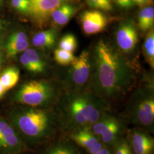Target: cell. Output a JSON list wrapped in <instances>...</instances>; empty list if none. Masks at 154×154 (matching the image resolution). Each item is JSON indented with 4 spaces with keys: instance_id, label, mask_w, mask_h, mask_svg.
I'll use <instances>...</instances> for the list:
<instances>
[{
    "instance_id": "cell-25",
    "label": "cell",
    "mask_w": 154,
    "mask_h": 154,
    "mask_svg": "<svg viewBox=\"0 0 154 154\" xmlns=\"http://www.w3.org/2000/svg\"><path fill=\"white\" fill-rule=\"evenodd\" d=\"M11 4L15 11L29 16L30 12V0H11Z\"/></svg>"
},
{
    "instance_id": "cell-33",
    "label": "cell",
    "mask_w": 154,
    "mask_h": 154,
    "mask_svg": "<svg viewBox=\"0 0 154 154\" xmlns=\"http://www.w3.org/2000/svg\"><path fill=\"white\" fill-rule=\"evenodd\" d=\"M4 2V0H0V6L3 4Z\"/></svg>"
},
{
    "instance_id": "cell-1",
    "label": "cell",
    "mask_w": 154,
    "mask_h": 154,
    "mask_svg": "<svg viewBox=\"0 0 154 154\" xmlns=\"http://www.w3.org/2000/svg\"><path fill=\"white\" fill-rule=\"evenodd\" d=\"M95 70L86 88L106 105L120 99L134 88V73L121 54L100 40L94 50Z\"/></svg>"
},
{
    "instance_id": "cell-7",
    "label": "cell",
    "mask_w": 154,
    "mask_h": 154,
    "mask_svg": "<svg viewBox=\"0 0 154 154\" xmlns=\"http://www.w3.org/2000/svg\"><path fill=\"white\" fill-rule=\"evenodd\" d=\"M70 78L65 84L66 92L81 91L88 86L91 72L89 53L83 51L72 62Z\"/></svg>"
},
{
    "instance_id": "cell-26",
    "label": "cell",
    "mask_w": 154,
    "mask_h": 154,
    "mask_svg": "<svg viewBox=\"0 0 154 154\" xmlns=\"http://www.w3.org/2000/svg\"><path fill=\"white\" fill-rule=\"evenodd\" d=\"M88 5L95 9L111 11L113 6L110 0H86Z\"/></svg>"
},
{
    "instance_id": "cell-11",
    "label": "cell",
    "mask_w": 154,
    "mask_h": 154,
    "mask_svg": "<svg viewBox=\"0 0 154 154\" xmlns=\"http://www.w3.org/2000/svg\"><path fill=\"white\" fill-rule=\"evenodd\" d=\"M63 135L88 154H95L104 146L90 127L80 128Z\"/></svg>"
},
{
    "instance_id": "cell-5",
    "label": "cell",
    "mask_w": 154,
    "mask_h": 154,
    "mask_svg": "<svg viewBox=\"0 0 154 154\" xmlns=\"http://www.w3.org/2000/svg\"><path fill=\"white\" fill-rule=\"evenodd\" d=\"M58 97V90L53 84L46 81L33 80L22 85L13 99L23 106L48 109L57 103Z\"/></svg>"
},
{
    "instance_id": "cell-32",
    "label": "cell",
    "mask_w": 154,
    "mask_h": 154,
    "mask_svg": "<svg viewBox=\"0 0 154 154\" xmlns=\"http://www.w3.org/2000/svg\"><path fill=\"white\" fill-rule=\"evenodd\" d=\"M6 91L4 89V88L2 84V83L1 82L0 80V99L4 96V95Z\"/></svg>"
},
{
    "instance_id": "cell-16",
    "label": "cell",
    "mask_w": 154,
    "mask_h": 154,
    "mask_svg": "<svg viewBox=\"0 0 154 154\" xmlns=\"http://www.w3.org/2000/svg\"><path fill=\"white\" fill-rule=\"evenodd\" d=\"M22 53L20 61L28 72L39 74L44 71L45 62L35 50L28 48Z\"/></svg>"
},
{
    "instance_id": "cell-2",
    "label": "cell",
    "mask_w": 154,
    "mask_h": 154,
    "mask_svg": "<svg viewBox=\"0 0 154 154\" xmlns=\"http://www.w3.org/2000/svg\"><path fill=\"white\" fill-rule=\"evenodd\" d=\"M26 145L37 147L48 144L63 135L54 110L27 106L14 107L8 119Z\"/></svg>"
},
{
    "instance_id": "cell-15",
    "label": "cell",
    "mask_w": 154,
    "mask_h": 154,
    "mask_svg": "<svg viewBox=\"0 0 154 154\" xmlns=\"http://www.w3.org/2000/svg\"><path fill=\"white\" fill-rule=\"evenodd\" d=\"M40 154H83L82 149L65 135L48 144Z\"/></svg>"
},
{
    "instance_id": "cell-12",
    "label": "cell",
    "mask_w": 154,
    "mask_h": 154,
    "mask_svg": "<svg viewBox=\"0 0 154 154\" xmlns=\"http://www.w3.org/2000/svg\"><path fill=\"white\" fill-rule=\"evenodd\" d=\"M78 0H30L31 17L34 22L42 25L47 22L53 11L61 5L75 3Z\"/></svg>"
},
{
    "instance_id": "cell-6",
    "label": "cell",
    "mask_w": 154,
    "mask_h": 154,
    "mask_svg": "<svg viewBox=\"0 0 154 154\" xmlns=\"http://www.w3.org/2000/svg\"><path fill=\"white\" fill-rule=\"evenodd\" d=\"M128 125L121 116H116L110 111L102 116L90 127L104 146L112 147L126 135Z\"/></svg>"
},
{
    "instance_id": "cell-22",
    "label": "cell",
    "mask_w": 154,
    "mask_h": 154,
    "mask_svg": "<svg viewBox=\"0 0 154 154\" xmlns=\"http://www.w3.org/2000/svg\"><path fill=\"white\" fill-rule=\"evenodd\" d=\"M77 38L75 36L71 34H66L63 35L59 42V48L73 53L77 49Z\"/></svg>"
},
{
    "instance_id": "cell-3",
    "label": "cell",
    "mask_w": 154,
    "mask_h": 154,
    "mask_svg": "<svg viewBox=\"0 0 154 154\" xmlns=\"http://www.w3.org/2000/svg\"><path fill=\"white\" fill-rule=\"evenodd\" d=\"M56 109L63 134L90 127L109 112L108 106L88 90L66 92L58 99Z\"/></svg>"
},
{
    "instance_id": "cell-34",
    "label": "cell",
    "mask_w": 154,
    "mask_h": 154,
    "mask_svg": "<svg viewBox=\"0 0 154 154\" xmlns=\"http://www.w3.org/2000/svg\"><path fill=\"white\" fill-rule=\"evenodd\" d=\"M23 154V153H22V154Z\"/></svg>"
},
{
    "instance_id": "cell-10",
    "label": "cell",
    "mask_w": 154,
    "mask_h": 154,
    "mask_svg": "<svg viewBox=\"0 0 154 154\" xmlns=\"http://www.w3.org/2000/svg\"><path fill=\"white\" fill-rule=\"evenodd\" d=\"M116 44L124 53H129L136 48L139 40L138 29L134 21L127 19L122 21L116 29Z\"/></svg>"
},
{
    "instance_id": "cell-27",
    "label": "cell",
    "mask_w": 154,
    "mask_h": 154,
    "mask_svg": "<svg viewBox=\"0 0 154 154\" xmlns=\"http://www.w3.org/2000/svg\"><path fill=\"white\" fill-rule=\"evenodd\" d=\"M116 4L124 9H130L135 5L133 0H114Z\"/></svg>"
},
{
    "instance_id": "cell-19",
    "label": "cell",
    "mask_w": 154,
    "mask_h": 154,
    "mask_svg": "<svg viewBox=\"0 0 154 154\" xmlns=\"http://www.w3.org/2000/svg\"><path fill=\"white\" fill-rule=\"evenodd\" d=\"M154 8L152 6L143 8L139 13L138 26L143 31L146 32L151 29L154 26Z\"/></svg>"
},
{
    "instance_id": "cell-20",
    "label": "cell",
    "mask_w": 154,
    "mask_h": 154,
    "mask_svg": "<svg viewBox=\"0 0 154 154\" xmlns=\"http://www.w3.org/2000/svg\"><path fill=\"white\" fill-rule=\"evenodd\" d=\"M20 79V71L16 67L5 69L0 75V80L6 92L14 88Z\"/></svg>"
},
{
    "instance_id": "cell-14",
    "label": "cell",
    "mask_w": 154,
    "mask_h": 154,
    "mask_svg": "<svg viewBox=\"0 0 154 154\" xmlns=\"http://www.w3.org/2000/svg\"><path fill=\"white\" fill-rule=\"evenodd\" d=\"M29 45L27 34L24 31L13 32L6 38L4 50L6 57L13 58L27 49Z\"/></svg>"
},
{
    "instance_id": "cell-23",
    "label": "cell",
    "mask_w": 154,
    "mask_h": 154,
    "mask_svg": "<svg viewBox=\"0 0 154 154\" xmlns=\"http://www.w3.org/2000/svg\"><path fill=\"white\" fill-rule=\"evenodd\" d=\"M54 54L55 61L62 66L71 65L75 58L72 53L60 48L55 50Z\"/></svg>"
},
{
    "instance_id": "cell-24",
    "label": "cell",
    "mask_w": 154,
    "mask_h": 154,
    "mask_svg": "<svg viewBox=\"0 0 154 154\" xmlns=\"http://www.w3.org/2000/svg\"><path fill=\"white\" fill-rule=\"evenodd\" d=\"M112 154H134L126 137L120 139L112 147Z\"/></svg>"
},
{
    "instance_id": "cell-18",
    "label": "cell",
    "mask_w": 154,
    "mask_h": 154,
    "mask_svg": "<svg viewBox=\"0 0 154 154\" xmlns=\"http://www.w3.org/2000/svg\"><path fill=\"white\" fill-rule=\"evenodd\" d=\"M57 33L54 29H50L36 33L32 38L33 45L38 48H51L55 45Z\"/></svg>"
},
{
    "instance_id": "cell-28",
    "label": "cell",
    "mask_w": 154,
    "mask_h": 154,
    "mask_svg": "<svg viewBox=\"0 0 154 154\" xmlns=\"http://www.w3.org/2000/svg\"><path fill=\"white\" fill-rule=\"evenodd\" d=\"M10 26V23L4 19L0 18V39H1L7 32Z\"/></svg>"
},
{
    "instance_id": "cell-4",
    "label": "cell",
    "mask_w": 154,
    "mask_h": 154,
    "mask_svg": "<svg viewBox=\"0 0 154 154\" xmlns=\"http://www.w3.org/2000/svg\"><path fill=\"white\" fill-rule=\"evenodd\" d=\"M121 117L128 125L142 128L154 134V86L151 83L133 93Z\"/></svg>"
},
{
    "instance_id": "cell-17",
    "label": "cell",
    "mask_w": 154,
    "mask_h": 154,
    "mask_svg": "<svg viewBox=\"0 0 154 154\" xmlns=\"http://www.w3.org/2000/svg\"><path fill=\"white\" fill-rule=\"evenodd\" d=\"M79 9V6L74 3L65 4L55 9L51 13L50 18L55 25L64 26L77 13Z\"/></svg>"
},
{
    "instance_id": "cell-8",
    "label": "cell",
    "mask_w": 154,
    "mask_h": 154,
    "mask_svg": "<svg viewBox=\"0 0 154 154\" xmlns=\"http://www.w3.org/2000/svg\"><path fill=\"white\" fill-rule=\"evenodd\" d=\"M28 146L20 133L7 119L0 116V154H20Z\"/></svg>"
},
{
    "instance_id": "cell-30",
    "label": "cell",
    "mask_w": 154,
    "mask_h": 154,
    "mask_svg": "<svg viewBox=\"0 0 154 154\" xmlns=\"http://www.w3.org/2000/svg\"><path fill=\"white\" fill-rule=\"evenodd\" d=\"M5 54L4 50V48H2V46H0V70L3 65L4 58H5Z\"/></svg>"
},
{
    "instance_id": "cell-29",
    "label": "cell",
    "mask_w": 154,
    "mask_h": 154,
    "mask_svg": "<svg viewBox=\"0 0 154 154\" xmlns=\"http://www.w3.org/2000/svg\"><path fill=\"white\" fill-rule=\"evenodd\" d=\"M94 154H112V147L103 146L98 152Z\"/></svg>"
},
{
    "instance_id": "cell-21",
    "label": "cell",
    "mask_w": 154,
    "mask_h": 154,
    "mask_svg": "<svg viewBox=\"0 0 154 154\" xmlns=\"http://www.w3.org/2000/svg\"><path fill=\"white\" fill-rule=\"evenodd\" d=\"M143 53L149 65L154 66V32L151 29L146 35L143 45Z\"/></svg>"
},
{
    "instance_id": "cell-9",
    "label": "cell",
    "mask_w": 154,
    "mask_h": 154,
    "mask_svg": "<svg viewBox=\"0 0 154 154\" xmlns=\"http://www.w3.org/2000/svg\"><path fill=\"white\" fill-rule=\"evenodd\" d=\"M125 137L134 154H154V138L147 130L133 126L127 128Z\"/></svg>"
},
{
    "instance_id": "cell-31",
    "label": "cell",
    "mask_w": 154,
    "mask_h": 154,
    "mask_svg": "<svg viewBox=\"0 0 154 154\" xmlns=\"http://www.w3.org/2000/svg\"><path fill=\"white\" fill-rule=\"evenodd\" d=\"M135 4L139 6H145L149 4V0H133Z\"/></svg>"
},
{
    "instance_id": "cell-13",
    "label": "cell",
    "mask_w": 154,
    "mask_h": 154,
    "mask_svg": "<svg viewBox=\"0 0 154 154\" xmlns=\"http://www.w3.org/2000/svg\"><path fill=\"white\" fill-rule=\"evenodd\" d=\"M79 21L83 32L87 35L102 32L108 22L105 14L97 9L83 11L79 16Z\"/></svg>"
}]
</instances>
